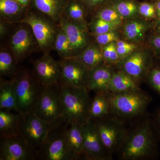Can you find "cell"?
Returning a JSON list of instances; mask_svg holds the SVG:
<instances>
[{"label": "cell", "mask_w": 160, "mask_h": 160, "mask_svg": "<svg viewBox=\"0 0 160 160\" xmlns=\"http://www.w3.org/2000/svg\"><path fill=\"white\" fill-rule=\"evenodd\" d=\"M69 0H30V7L59 23Z\"/></svg>", "instance_id": "cell-18"}, {"label": "cell", "mask_w": 160, "mask_h": 160, "mask_svg": "<svg viewBox=\"0 0 160 160\" xmlns=\"http://www.w3.org/2000/svg\"><path fill=\"white\" fill-rule=\"evenodd\" d=\"M23 7L29 9L30 8V0H15Z\"/></svg>", "instance_id": "cell-41"}, {"label": "cell", "mask_w": 160, "mask_h": 160, "mask_svg": "<svg viewBox=\"0 0 160 160\" xmlns=\"http://www.w3.org/2000/svg\"><path fill=\"white\" fill-rule=\"evenodd\" d=\"M157 120L158 125L160 129V110L158 112L157 116Z\"/></svg>", "instance_id": "cell-44"}, {"label": "cell", "mask_w": 160, "mask_h": 160, "mask_svg": "<svg viewBox=\"0 0 160 160\" xmlns=\"http://www.w3.org/2000/svg\"><path fill=\"white\" fill-rule=\"evenodd\" d=\"M149 43L154 52L160 57V34L155 32L149 39Z\"/></svg>", "instance_id": "cell-38"}, {"label": "cell", "mask_w": 160, "mask_h": 160, "mask_svg": "<svg viewBox=\"0 0 160 160\" xmlns=\"http://www.w3.org/2000/svg\"><path fill=\"white\" fill-rule=\"evenodd\" d=\"M153 27L155 32L160 34V19H157V21L153 25Z\"/></svg>", "instance_id": "cell-42"}, {"label": "cell", "mask_w": 160, "mask_h": 160, "mask_svg": "<svg viewBox=\"0 0 160 160\" xmlns=\"http://www.w3.org/2000/svg\"><path fill=\"white\" fill-rule=\"evenodd\" d=\"M0 138V160L38 159L36 150L21 134Z\"/></svg>", "instance_id": "cell-11"}, {"label": "cell", "mask_w": 160, "mask_h": 160, "mask_svg": "<svg viewBox=\"0 0 160 160\" xmlns=\"http://www.w3.org/2000/svg\"><path fill=\"white\" fill-rule=\"evenodd\" d=\"M155 1H156V2H157V1H160V0H155Z\"/></svg>", "instance_id": "cell-45"}, {"label": "cell", "mask_w": 160, "mask_h": 160, "mask_svg": "<svg viewBox=\"0 0 160 160\" xmlns=\"http://www.w3.org/2000/svg\"><path fill=\"white\" fill-rule=\"evenodd\" d=\"M112 6L118 11L123 20L131 19L138 16V6L132 1H118Z\"/></svg>", "instance_id": "cell-30"}, {"label": "cell", "mask_w": 160, "mask_h": 160, "mask_svg": "<svg viewBox=\"0 0 160 160\" xmlns=\"http://www.w3.org/2000/svg\"><path fill=\"white\" fill-rule=\"evenodd\" d=\"M152 26L147 21L138 17L127 20L122 28L123 36L130 42H141Z\"/></svg>", "instance_id": "cell-19"}, {"label": "cell", "mask_w": 160, "mask_h": 160, "mask_svg": "<svg viewBox=\"0 0 160 160\" xmlns=\"http://www.w3.org/2000/svg\"><path fill=\"white\" fill-rule=\"evenodd\" d=\"M66 136L70 149L79 155L84 156L83 136L80 125L75 122L70 123L66 129Z\"/></svg>", "instance_id": "cell-27"}, {"label": "cell", "mask_w": 160, "mask_h": 160, "mask_svg": "<svg viewBox=\"0 0 160 160\" xmlns=\"http://www.w3.org/2000/svg\"><path fill=\"white\" fill-rule=\"evenodd\" d=\"M105 64H117L121 61L116 46V42H113L102 47Z\"/></svg>", "instance_id": "cell-33"}, {"label": "cell", "mask_w": 160, "mask_h": 160, "mask_svg": "<svg viewBox=\"0 0 160 160\" xmlns=\"http://www.w3.org/2000/svg\"><path fill=\"white\" fill-rule=\"evenodd\" d=\"M53 49L58 52L62 59L73 58L78 56L70 41L59 25L53 43Z\"/></svg>", "instance_id": "cell-26"}, {"label": "cell", "mask_w": 160, "mask_h": 160, "mask_svg": "<svg viewBox=\"0 0 160 160\" xmlns=\"http://www.w3.org/2000/svg\"><path fill=\"white\" fill-rule=\"evenodd\" d=\"M155 144L150 123L146 121L129 134L121 149V158L126 160H135L151 157Z\"/></svg>", "instance_id": "cell-5"}, {"label": "cell", "mask_w": 160, "mask_h": 160, "mask_svg": "<svg viewBox=\"0 0 160 160\" xmlns=\"http://www.w3.org/2000/svg\"><path fill=\"white\" fill-rule=\"evenodd\" d=\"M94 37L95 38L97 43L101 47L119 40V36L117 30L109 32Z\"/></svg>", "instance_id": "cell-37"}, {"label": "cell", "mask_w": 160, "mask_h": 160, "mask_svg": "<svg viewBox=\"0 0 160 160\" xmlns=\"http://www.w3.org/2000/svg\"><path fill=\"white\" fill-rule=\"evenodd\" d=\"M58 25L66 34L78 55L90 44L86 23L73 21L63 14L59 21Z\"/></svg>", "instance_id": "cell-15"}, {"label": "cell", "mask_w": 160, "mask_h": 160, "mask_svg": "<svg viewBox=\"0 0 160 160\" xmlns=\"http://www.w3.org/2000/svg\"><path fill=\"white\" fill-rule=\"evenodd\" d=\"M138 13L146 20L157 19L155 3L143 2L138 6Z\"/></svg>", "instance_id": "cell-35"}, {"label": "cell", "mask_w": 160, "mask_h": 160, "mask_svg": "<svg viewBox=\"0 0 160 160\" xmlns=\"http://www.w3.org/2000/svg\"><path fill=\"white\" fill-rule=\"evenodd\" d=\"M85 8L86 7L80 0H69L63 14L73 21L86 23L85 19Z\"/></svg>", "instance_id": "cell-29"}, {"label": "cell", "mask_w": 160, "mask_h": 160, "mask_svg": "<svg viewBox=\"0 0 160 160\" xmlns=\"http://www.w3.org/2000/svg\"><path fill=\"white\" fill-rule=\"evenodd\" d=\"M69 124L62 118L51 122L46 138L37 150L38 160H74L81 156L69 148L66 141V130Z\"/></svg>", "instance_id": "cell-1"}, {"label": "cell", "mask_w": 160, "mask_h": 160, "mask_svg": "<svg viewBox=\"0 0 160 160\" xmlns=\"http://www.w3.org/2000/svg\"><path fill=\"white\" fill-rule=\"evenodd\" d=\"M51 125V122L41 119L32 112L22 115L20 134L37 151L46 138Z\"/></svg>", "instance_id": "cell-10"}, {"label": "cell", "mask_w": 160, "mask_h": 160, "mask_svg": "<svg viewBox=\"0 0 160 160\" xmlns=\"http://www.w3.org/2000/svg\"><path fill=\"white\" fill-rule=\"evenodd\" d=\"M33 72L42 85H51L59 82L61 74V63L49 55L44 53L35 61Z\"/></svg>", "instance_id": "cell-16"}, {"label": "cell", "mask_w": 160, "mask_h": 160, "mask_svg": "<svg viewBox=\"0 0 160 160\" xmlns=\"http://www.w3.org/2000/svg\"><path fill=\"white\" fill-rule=\"evenodd\" d=\"M84 157L89 160H107L112 158L104 146L94 121L89 118L81 125Z\"/></svg>", "instance_id": "cell-9"}, {"label": "cell", "mask_w": 160, "mask_h": 160, "mask_svg": "<svg viewBox=\"0 0 160 160\" xmlns=\"http://www.w3.org/2000/svg\"><path fill=\"white\" fill-rule=\"evenodd\" d=\"M42 86L33 112L41 119L51 122L62 118V115L61 87L59 83Z\"/></svg>", "instance_id": "cell-7"}, {"label": "cell", "mask_w": 160, "mask_h": 160, "mask_svg": "<svg viewBox=\"0 0 160 160\" xmlns=\"http://www.w3.org/2000/svg\"><path fill=\"white\" fill-rule=\"evenodd\" d=\"M139 89L138 82L131 77L119 70L112 75L109 86L108 91L112 93H120Z\"/></svg>", "instance_id": "cell-23"}, {"label": "cell", "mask_w": 160, "mask_h": 160, "mask_svg": "<svg viewBox=\"0 0 160 160\" xmlns=\"http://www.w3.org/2000/svg\"><path fill=\"white\" fill-rule=\"evenodd\" d=\"M61 78L59 84L61 87H86L89 80V69L76 58L62 59Z\"/></svg>", "instance_id": "cell-12"}, {"label": "cell", "mask_w": 160, "mask_h": 160, "mask_svg": "<svg viewBox=\"0 0 160 160\" xmlns=\"http://www.w3.org/2000/svg\"><path fill=\"white\" fill-rule=\"evenodd\" d=\"M119 70L138 82L147 76L151 68V58L147 52L136 50L117 64Z\"/></svg>", "instance_id": "cell-14"}, {"label": "cell", "mask_w": 160, "mask_h": 160, "mask_svg": "<svg viewBox=\"0 0 160 160\" xmlns=\"http://www.w3.org/2000/svg\"><path fill=\"white\" fill-rule=\"evenodd\" d=\"M147 77L149 85L160 94V66L151 67Z\"/></svg>", "instance_id": "cell-36"}, {"label": "cell", "mask_w": 160, "mask_h": 160, "mask_svg": "<svg viewBox=\"0 0 160 160\" xmlns=\"http://www.w3.org/2000/svg\"><path fill=\"white\" fill-rule=\"evenodd\" d=\"M156 9L157 19H160V1L156 2Z\"/></svg>", "instance_id": "cell-43"}, {"label": "cell", "mask_w": 160, "mask_h": 160, "mask_svg": "<svg viewBox=\"0 0 160 160\" xmlns=\"http://www.w3.org/2000/svg\"><path fill=\"white\" fill-rule=\"evenodd\" d=\"M110 111L108 92H96L91 100L89 111V118L92 120L108 116Z\"/></svg>", "instance_id": "cell-25"}, {"label": "cell", "mask_w": 160, "mask_h": 160, "mask_svg": "<svg viewBox=\"0 0 160 160\" xmlns=\"http://www.w3.org/2000/svg\"><path fill=\"white\" fill-rule=\"evenodd\" d=\"M41 14L40 12H27L21 22L26 23L30 26L39 48L44 53H49L53 49L58 24L56 25L50 18Z\"/></svg>", "instance_id": "cell-6"}, {"label": "cell", "mask_w": 160, "mask_h": 160, "mask_svg": "<svg viewBox=\"0 0 160 160\" xmlns=\"http://www.w3.org/2000/svg\"><path fill=\"white\" fill-rule=\"evenodd\" d=\"M18 112L24 115L34 110L42 89V85L33 71L18 69L12 77Z\"/></svg>", "instance_id": "cell-2"}, {"label": "cell", "mask_w": 160, "mask_h": 160, "mask_svg": "<svg viewBox=\"0 0 160 160\" xmlns=\"http://www.w3.org/2000/svg\"><path fill=\"white\" fill-rule=\"evenodd\" d=\"M0 109L15 110L18 112L15 93L12 80L0 79Z\"/></svg>", "instance_id": "cell-24"}, {"label": "cell", "mask_w": 160, "mask_h": 160, "mask_svg": "<svg viewBox=\"0 0 160 160\" xmlns=\"http://www.w3.org/2000/svg\"><path fill=\"white\" fill-rule=\"evenodd\" d=\"M62 115L67 124L82 125L89 119L91 100L86 87H61Z\"/></svg>", "instance_id": "cell-3"}, {"label": "cell", "mask_w": 160, "mask_h": 160, "mask_svg": "<svg viewBox=\"0 0 160 160\" xmlns=\"http://www.w3.org/2000/svg\"><path fill=\"white\" fill-rule=\"evenodd\" d=\"M92 34L93 36L117 30L118 26L108 22L100 18L94 17L89 25Z\"/></svg>", "instance_id": "cell-32"}, {"label": "cell", "mask_w": 160, "mask_h": 160, "mask_svg": "<svg viewBox=\"0 0 160 160\" xmlns=\"http://www.w3.org/2000/svg\"><path fill=\"white\" fill-rule=\"evenodd\" d=\"M17 62L12 52L6 49L0 51V75L12 77L17 71Z\"/></svg>", "instance_id": "cell-28"}, {"label": "cell", "mask_w": 160, "mask_h": 160, "mask_svg": "<svg viewBox=\"0 0 160 160\" xmlns=\"http://www.w3.org/2000/svg\"><path fill=\"white\" fill-rule=\"evenodd\" d=\"M104 146L112 158V155L119 151L129 134L122 122L117 118L107 116L93 120Z\"/></svg>", "instance_id": "cell-8"}, {"label": "cell", "mask_w": 160, "mask_h": 160, "mask_svg": "<svg viewBox=\"0 0 160 160\" xmlns=\"http://www.w3.org/2000/svg\"><path fill=\"white\" fill-rule=\"evenodd\" d=\"M18 27L12 35L10 46L18 63L25 59L34 51L37 41L30 26L26 23Z\"/></svg>", "instance_id": "cell-13"}, {"label": "cell", "mask_w": 160, "mask_h": 160, "mask_svg": "<svg viewBox=\"0 0 160 160\" xmlns=\"http://www.w3.org/2000/svg\"><path fill=\"white\" fill-rule=\"evenodd\" d=\"M28 9L15 0H0L1 19L7 22H21Z\"/></svg>", "instance_id": "cell-21"}, {"label": "cell", "mask_w": 160, "mask_h": 160, "mask_svg": "<svg viewBox=\"0 0 160 160\" xmlns=\"http://www.w3.org/2000/svg\"><path fill=\"white\" fill-rule=\"evenodd\" d=\"M114 71L109 65L104 64L89 70L86 89L96 92H108L110 80Z\"/></svg>", "instance_id": "cell-17"}, {"label": "cell", "mask_w": 160, "mask_h": 160, "mask_svg": "<svg viewBox=\"0 0 160 160\" xmlns=\"http://www.w3.org/2000/svg\"><path fill=\"white\" fill-rule=\"evenodd\" d=\"M110 110L117 116L132 118L142 114L151 102L148 94L140 89L120 93L108 92Z\"/></svg>", "instance_id": "cell-4"}, {"label": "cell", "mask_w": 160, "mask_h": 160, "mask_svg": "<svg viewBox=\"0 0 160 160\" xmlns=\"http://www.w3.org/2000/svg\"><path fill=\"white\" fill-rule=\"evenodd\" d=\"M117 50L120 59L122 60L135 51L137 46L135 43L119 40L116 42Z\"/></svg>", "instance_id": "cell-34"}, {"label": "cell", "mask_w": 160, "mask_h": 160, "mask_svg": "<svg viewBox=\"0 0 160 160\" xmlns=\"http://www.w3.org/2000/svg\"><path fill=\"white\" fill-rule=\"evenodd\" d=\"M94 17L98 18L119 27L123 19L113 6L104 7L97 9Z\"/></svg>", "instance_id": "cell-31"}, {"label": "cell", "mask_w": 160, "mask_h": 160, "mask_svg": "<svg viewBox=\"0 0 160 160\" xmlns=\"http://www.w3.org/2000/svg\"><path fill=\"white\" fill-rule=\"evenodd\" d=\"M84 4L86 8L89 10L98 9L104 4L107 0H80Z\"/></svg>", "instance_id": "cell-39"}, {"label": "cell", "mask_w": 160, "mask_h": 160, "mask_svg": "<svg viewBox=\"0 0 160 160\" xmlns=\"http://www.w3.org/2000/svg\"><path fill=\"white\" fill-rule=\"evenodd\" d=\"M10 110L0 109V137H10L20 134L22 114Z\"/></svg>", "instance_id": "cell-20"}, {"label": "cell", "mask_w": 160, "mask_h": 160, "mask_svg": "<svg viewBox=\"0 0 160 160\" xmlns=\"http://www.w3.org/2000/svg\"><path fill=\"white\" fill-rule=\"evenodd\" d=\"M8 22L1 19L0 22V37L1 39L6 36L8 32V28L7 24Z\"/></svg>", "instance_id": "cell-40"}, {"label": "cell", "mask_w": 160, "mask_h": 160, "mask_svg": "<svg viewBox=\"0 0 160 160\" xmlns=\"http://www.w3.org/2000/svg\"><path fill=\"white\" fill-rule=\"evenodd\" d=\"M75 58L81 61L89 70L105 64L102 47L98 44H89Z\"/></svg>", "instance_id": "cell-22"}]
</instances>
